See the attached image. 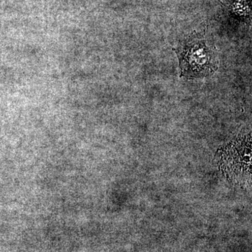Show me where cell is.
<instances>
[{"instance_id":"cell-1","label":"cell","mask_w":252,"mask_h":252,"mask_svg":"<svg viewBox=\"0 0 252 252\" xmlns=\"http://www.w3.org/2000/svg\"><path fill=\"white\" fill-rule=\"evenodd\" d=\"M177 54L183 77H204L217 70L216 56L203 40L187 41L177 51Z\"/></svg>"}]
</instances>
